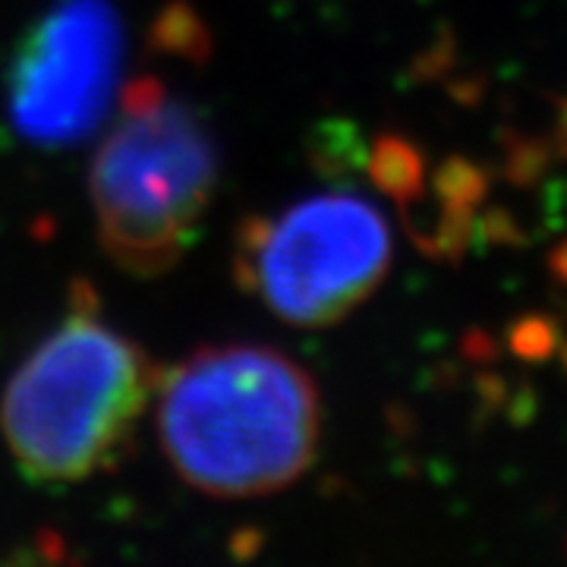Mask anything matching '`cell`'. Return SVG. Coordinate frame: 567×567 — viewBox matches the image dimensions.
<instances>
[{
	"mask_svg": "<svg viewBox=\"0 0 567 567\" xmlns=\"http://www.w3.org/2000/svg\"><path fill=\"white\" fill-rule=\"evenodd\" d=\"M155 394L164 454L183 483L205 495L278 492L319 454V388L281 350L203 347L164 372Z\"/></svg>",
	"mask_w": 567,
	"mask_h": 567,
	"instance_id": "obj_1",
	"label": "cell"
},
{
	"mask_svg": "<svg viewBox=\"0 0 567 567\" xmlns=\"http://www.w3.org/2000/svg\"><path fill=\"white\" fill-rule=\"evenodd\" d=\"M162 372L136 341L76 306L7 382L0 432L17 470L39 486H66L114 461Z\"/></svg>",
	"mask_w": 567,
	"mask_h": 567,
	"instance_id": "obj_2",
	"label": "cell"
},
{
	"mask_svg": "<svg viewBox=\"0 0 567 567\" xmlns=\"http://www.w3.org/2000/svg\"><path fill=\"white\" fill-rule=\"evenodd\" d=\"M215 183L218 155L203 117L158 80L123 89L89 177L111 262L136 278L171 271L196 240Z\"/></svg>",
	"mask_w": 567,
	"mask_h": 567,
	"instance_id": "obj_3",
	"label": "cell"
},
{
	"mask_svg": "<svg viewBox=\"0 0 567 567\" xmlns=\"http://www.w3.org/2000/svg\"><path fill=\"white\" fill-rule=\"evenodd\" d=\"M391 265L382 212L357 193H322L246 221L237 278L278 319L324 328L365 303Z\"/></svg>",
	"mask_w": 567,
	"mask_h": 567,
	"instance_id": "obj_4",
	"label": "cell"
},
{
	"mask_svg": "<svg viewBox=\"0 0 567 567\" xmlns=\"http://www.w3.org/2000/svg\"><path fill=\"white\" fill-rule=\"evenodd\" d=\"M123 63V25L107 0H58L7 66V114L22 140L66 148L107 117Z\"/></svg>",
	"mask_w": 567,
	"mask_h": 567,
	"instance_id": "obj_5",
	"label": "cell"
},
{
	"mask_svg": "<svg viewBox=\"0 0 567 567\" xmlns=\"http://www.w3.org/2000/svg\"><path fill=\"white\" fill-rule=\"evenodd\" d=\"M369 174L375 186L398 199L401 205L416 203L425 189V158L423 152L404 136H379L375 148H372V162H369Z\"/></svg>",
	"mask_w": 567,
	"mask_h": 567,
	"instance_id": "obj_6",
	"label": "cell"
},
{
	"mask_svg": "<svg viewBox=\"0 0 567 567\" xmlns=\"http://www.w3.org/2000/svg\"><path fill=\"white\" fill-rule=\"evenodd\" d=\"M555 162V148L543 136H527L507 126L502 136V177L514 189H533Z\"/></svg>",
	"mask_w": 567,
	"mask_h": 567,
	"instance_id": "obj_7",
	"label": "cell"
},
{
	"mask_svg": "<svg viewBox=\"0 0 567 567\" xmlns=\"http://www.w3.org/2000/svg\"><path fill=\"white\" fill-rule=\"evenodd\" d=\"M435 196L442 205H457V208H480L488 199L492 177L483 164L466 162V158H447L435 171Z\"/></svg>",
	"mask_w": 567,
	"mask_h": 567,
	"instance_id": "obj_8",
	"label": "cell"
},
{
	"mask_svg": "<svg viewBox=\"0 0 567 567\" xmlns=\"http://www.w3.org/2000/svg\"><path fill=\"white\" fill-rule=\"evenodd\" d=\"M416 240H429L425 252L445 262H461L466 256V249L473 246V240H480V218L476 208H457V205H445L442 218L435 224L432 237H416Z\"/></svg>",
	"mask_w": 567,
	"mask_h": 567,
	"instance_id": "obj_9",
	"label": "cell"
},
{
	"mask_svg": "<svg viewBox=\"0 0 567 567\" xmlns=\"http://www.w3.org/2000/svg\"><path fill=\"white\" fill-rule=\"evenodd\" d=\"M561 347V331L551 316L533 312L511 324L507 331V350L524 363H548Z\"/></svg>",
	"mask_w": 567,
	"mask_h": 567,
	"instance_id": "obj_10",
	"label": "cell"
},
{
	"mask_svg": "<svg viewBox=\"0 0 567 567\" xmlns=\"http://www.w3.org/2000/svg\"><path fill=\"white\" fill-rule=\"evenodd\" d=\"M480 237L498 246H527V234L520 230L517 218L505 208H488L480 218Z\"/></svg>",
	"mask_w": 567,
	"mask_h": 567,
	"instance_id": "obj_11",
	"label": "cell"
},
{
	"mask_svg": "<svg viewBox=\"0 0 567 567\" xmlns=\"http://www.w3.org/2000/svg\"><path fill=\"white\" fill-rule=\"evenodd\" d=\"M476 394H480V413H483V416H492V413L505 410L507 385L498 372L483 369V372L476 375Z\"/></svg>",
	"mask_w": 567,
	"mask_h": 567,
	"instance_id": "obj_12",
	"label": "cell"
},
{
	"mask_svg": "<svg viewBox=\"0 0 567 567\" xmlns=\"http://www.w3.org/2000/svg\"><path fill=\"white\" fill-rule=\"evenodd\" d=\"M461 350H464L466 360L476 365H492L495 360H498V353H502L498 341H495L488 331H480V328L466 331L464 341H461Z\"/></svg>",
	"mask_w": 567,
	"mask_h": 567,
	"instance_id": "obj_13",
	"label": "cell"
},
{
	"mask_svg": "<svg viewBox=\"0 0 567 567\" xmlns=\"http://www.w3.org/2000/svg\"><path fill=\"white\" fill-rule=\"evenodd\" d=\"M555 126H551V148H555V158H565L567 162V95H555Z\"/></svg>",
	"mask_w": 567,
	"mask_h": 567,
	"instance_id": "obj_14",
	"label": "cell"
},
{
	"mask_svg": "<svg viewBox=\"0 0 567 567\" xmlns=\"http://www.w3.org/2000/svg\"><path fill=\"white\" fill-rule=\"evenodd\" d=\"M505 410H507V416H511V420H514L517 425L529 423V420H533V413H536V398H533V388H520V394H517L514 401L507 398Z\"/></svg>",
	"mask_w": 567,
	"mask_h": 567,
	"instance_id": "obj_15",
	"label": "cell"
},
{
	"mask_svg": "<svg viewBox=\"0 0 567 567\" xmlns=\"http://www.w3.org/2000/svg\"><path fill=\"white\" fill-rule=\"evenodd\" d=\"M548 275L555 278V284L561 287V290H567V237L561 240V244H555L551 249H548Z\"/></svg>",
	"mask_w": 567,
	"mask_h": 567,
	"instance_id": "obj_16",
	"label": "cell"
},
{
	"mask_svg": "<svg viewBox=\"0 0 567 567\" xmlns=\"http://www.w3.org/2000/svg\"><path fill=\"white\" fill-rule=\"evenodd\" d=\"M558 350H561V365H565V372H567V344L558 347Z\"/></svg>",
	"mask_w": 567,
	"mask_h": 567,
	"instance_id": "obj_17",
	"label": "cell"
}]
</instances>
